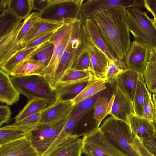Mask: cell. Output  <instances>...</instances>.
Returning <instances> with one entry per match:
<instances>
[{
  "instance_id": "6da1fadb",
  "label": "cell",
  "mask_w": 156,
  "mask_h": 156,
  "mask_svg": "<svg viewBox=\"0 0 156 156\" xmlns=\"http://www.w3.org/2000/svg\"><path fill=\"white\" fill-rule=\"evenodd\" d=\"M92 18L112 56L123 59L131 45L126 9L118 6L97 11Z\"/></svg>"
},
{
  "instance_id": "7a4b0ae2",
  "label": "cell",
  "mask_w": 156,
  "mask_h": 156,
  "mask_svg": "<svg viewBox=\"0 0 156 156\" xmlns=\"http://www.w3.org/2000/svg\"><path fill=\"white\" fill-rule=\"evenodd\" d=\"M83 20L80 16L73 23L70 39L55 72L51 86L55 89L77 56L87 46L88 41L83 29Z\"/></svg>"
},
{
  "instance_id": "3957f363",
  "label": "cell",
  "mask_w": 156,
  "mask_h": 156,
  "mask_svg": "<svg viewBox=\"0 0 156 156\" xmlns=\"http://www.w3.org/2000/svg\"><path fill=\"white\" fill-rule=\"evenodd\" d=\"M100 129L117 149L128 156H140L132 146L135 136L128 123L111 116L104 120Z\"/></svg>"
},
{
  "instance_id": "277c9868",
  "label": "cell",
  "mask_w": 156,
  "mask_h": 156,
  "mask_svg": "<svg viewBox=\"0 0 156 156\" xmlns=\"http://www.w3.org/2000/svg\"><path fill=\"white\" fill-rule=\"evenodd\" d=\"M126 11L129 27L134 41L151 51L156 49V28L152 19L138 7L128 8Z\"/></svg>"
},
{
  "instance_id": "5b68a950",
  "label": "cell",
  "mask_w": 156,
  "mask_h": 156,
  "mask_svg": "<svg viewBox=\"0 0 156 156\" xmlns=\"http://www.w3.org/2000/svg\"><path fill=\"white\" fill-rule=\"evenodd\" d=\"M10 77L14 85L20 94L29 100L41 99L49 105L54 103L57 100L55 89L52 87L43 76H11Z\"/></svg>"
},
{
  "instance_id": "8992f818",
  "label": "cell",
  "mask_w": 156,
  "mask_h": 156,
  "mask_svg": "<svg viewBox=\"0 0 156 156\" xmlns=\"http://www.w3.org/2000/svg\"><path fill=\"white\" fill-rule=\"evenodd\" d=\"M68 118L52 123H39L30 132L27 137L40 156H47L56 147Z\"/></svg>"
},
{
  "instance_id": "52a82bcc",
  "label": "cell",
  "mask_w": 156,
  "mask_h": 156,
  "mask_svg": "<svg viewBox=\"0 0 156 156\" xmlns=\"http://www.w3.org/2000/svg\"><path fill=\"white\" fill-rule=\"evenodd\" d=\"M84 0H50L47 7L38 13L41 19L55 22H72L80 14Z\"/></svg>"
},
{
  "instance_id": "ba28073f",
  "label": "cell",
  "mask_w": 156,
  "mask_h": 156,
  "mask_svg": "<svg viewBox=\"0 0 156 156\" xmlns=\"http://www.w3.org/2000/svg\"><path fill=\"white\" fill-rule=\"evenodd\" d=\"M82 139L81 154L89 156H128L110 143L100 127L85 134Z\"/></svg>"
},
{
  "instance_id": "9c48e42d",
  "label": "cell",
  "mask_w": 156,
  "mask_h": 156,
  "mask_svg": "<svg viewBox=\"0 0 156 156\" xmlns=\"http://www.w3.org/2000/svg\"><path fill=\"white\" fill-rule=\"evenodd\" d=\"M73 21L64 24L49 40V41L54 44V48L52 58L46 68L44 76L51 86L55 72L70 39Z\"/></svg>"
},
{
  "instance_id": "30bf717a",
  "label": "cell",
  "mask_w": 156,
  "mask_h": 156,
  "mask_svg": "<svg viewBox=\"0 0 156 156\" xmlns=\"http://www.w3.org/2000/svg\"><path fill=\"white\" fill-rule=\"evenodd\" d=\"M38 13H31L28 17L23 20L12 32L0 39V62L20 43L31 26L38 18Z\"/></svg>"
},
{
  "instance_id": "8fae6325",
  "label": "cell",
  "mask_w": 156,
  "mask_h": 156,
  "mask_svg": "<svg viewBox=\"0 0 156 156\" xmlns=\"http://www.w3.org/2000/svg\"><path fill=\"white\" fill-rule=\"evenodd\" d=\"M120 6L125 9L131 7H144V0H88L82 5L80 14L84 20L92 18L97 11Z\"/></svg>"
},
{
  "instance_id": "7c38bea8",
  "label": "cell",
  "mask_w": 156,
  "mask_h": 156,
  "mask_svg": "<svg viewBox=\"0 0 156 156\" xmlns=\"http://www.w3.org/2000/svg\"><path fill=\"white\" fill-rule=\"evenodd\" d=\"M66 23L64 22H55L38 18L31 26L20 43L9 52L4 58L6 61L17 52L25 44L42 34L57 29Z\"/></svg>"
},
{
  "instance_id": "4fadbf2b",
  "label": "cell",
  "mask_w": 156,
  "mask_h": 156,
  "mask_svg": "<svg viewBox=\"0 0 156 156\" xmlns=\"http://www.w3.org/2000/svg\"><path fill=\"white\" fill-rule=\"evenodd\" d=\"M150 51L148 47L134 40L123 59L127 69L143 73L148 62Z\"/></svg>"
},
{
  "instance_id": "5bb4252c",
  "label": "cell",
  "mask_w": 156,
  "mask_h": 156,
  "mask_svg": "<svg viewBox=\"0 0 156 156\" xmlns=\"http://www.w3.org/2000/svg\"><path fill=\"white\" fill-rule=\"evenodd\" d=\"M74 106L73 100L61 101L57 99L54 103L42 110L39 123H52L64 119L68 117Z\"/></svg>"
},
{
  "instance_id": "9a60e30c",
  "label": "cell",
  "mask_w": 156,
  "mask_h": 156,
  "mask_svg": "<svg viewBox=\"0 0 156 156\" xmlns=\"http://www.w3.org/2000/svg\"><path fill=\"white\" fill-rule=\"evenodd\" d=\"M109 115L128 123L129 117L134 115L133 105L131 101L116 87Z\"/></svg>"
},
{
  "instance_id": "2e32d148",
  "label": "cell",
  "mask_w": 156,
  "mask_h": 156,
  "mask_svg": "<svg viewBox=\"0 0 156 156\" xmlns=\"http://www.w3.org/2000/svg\"><path fill=\"white\" fill-rule=\"evenodd\" d=\"M95 78L94 76L77 81L59 83L55 89L57 99L61 101L73 100Z\"/></svg>"
},
{
  "instance_id": "e0dca14e",
  "label": "cell",
  "mask_w": 156,
  "mask_h": 156,
  "mask_svg": "<svg viewBox=\"0 0 156 156\" xmlns=\"http://www.w3.org/2000/svg\"><path fill=\"white\" fill-rule=\"evenodd\" d=\"M39 123L34 124L18 123L5 125L0 128V145L27 137Z\"/></svg>"
},
{
  "instance_id": "ac0fdd59",
  "label": "cell",
  "mask_w": 156,
  "mask_h": 156,
  "mask_svg": "<svg viewBox=\"0 0 156 156\" xmlns=\"http://www.w3.org/2000/svg\"><path fill=\"white\" fill-rule=\"evenodd\" d=\"M0 156H40L27 137L0 145Z\"/></svg>"
},
{
  "instance_id": "d6986e66",
  "label": "cell",
  "mask_w": 156,
  "mask_h": 156,
  "mask_svg": "<svg viewBox=\"0 0 156 156\" xmlns=\"http://www.w3.org/2000/svg\"><path fill=\"white\" fill-rule=\"evenodd\" d=\"M87 47L93 75L98 79L104 80L109 64V59L103 52L88 41Z\"/></svg>"
},
{
  "instance_id": "ffe728a7",
  "label": "cell",
  "mask_w": 156,
  "mask_h": 156,
  "mask_svg": "<svg viewBox=\"0 0 156 156\" xmlns=\"http://www.w3.org/2000/svg\"><path fill=\"white\" fill-rule=\"evenodd\" d=\"M140 73L132 69H126L117 76V86L133 104Z\"/></svg>"
},
{
  "instance_id": "44dd1931",
  "label": "cell",
  "mask_w": 156,
  "mask_h": 156,
  "mask_svg": "<svg viewBox=\"0 0 156 156\" xmlns=\"http://www.w3.org/2000/svg\"><path fill=\"white\" fill-rule=\"evenodd\" d=\"M83 29L88 42L103 52L110 62L115 58L109 51L92 18L83 20Z\"/></svg>"
},
{
  "instance_id": "7402d4cb",
  "label": "cell",
  "mask_w": 156,
  "mask_h": 156,
  "mask_svg": "<svg viewBox=\"0 0 156 156\" xmlns=\"http://www.w3.org/2000/svg\"><path fill=\"white\" fill-rule=\"evenodd\" d=\"M20 93L12 83L10 75L0 70V101L12 105L19 100Z\"/></svg>"
},
{
  "instance_id": "603a6c76",
  "label": "cell",
  "mask_w": 156,
  "mask_h": 156,
  "mask_svg": "<svg viewBox=\"0 0 156 156\" xmlns=\"http://www.w3.org/2000/svg\"><path fill=\"white\" fill-rule=\"evenodd\" d=\"M128 123L132 133L139 139L155 137V130L151 122L147 119L133 115L129 117Z\"/></svg>"
},
{
  "instance_id": "cb8c5ba5",
  "label": "cell",
  "mask_w": 156,
  "mask_h": 156,
  "mask_svg": "<svg viewBox=\"0 0 156 156\" xmlns=\"http://www.w3.org/2000/svg\"><path fill=\"white\" fill-rule=\"evenodd\" d=\"M46 68L43 63L29 57L18 64L10 75L15 76L34 75L44 76Z\"/></svg>"
},
{
  "instance_id": "d4e9b609",
  "label": "cell",
  "mask_w": 156,
  "mask_h": 156,
  "mask_svg": "<svg viewBox=\"0 0 156 156\" xmlns=\"http://www.w3.org/2000/svg\"><path fill=\"white\" fill-rule=\"evenodd\" d=\"M82 145V139L69 138L60 144L46 156H80Z\"/></svg>"
},
{
  "instance_id": "484cf974",
  "label": "cell",
  "mask_w": 156,
  "mask_h": 156,
  "mask_svg": "<svg viewBox=\"0 0 156 156\" xmlns=\"http://www.w3.org/2000/svg\"><path fill=\"white\" fill-rule=\"evenodd\" d=\"M151 98V94L146 87L143 74L140 73L134 95L133 106L135 115L143 117V108L144 103Z\"/></svg>"
},
{
  "instance_id": "4316f807",
  "label": "cell",
  "mask_w": 156,
  "mask_h": 156,
  "mask_svg": "<svg viewBox=\"0 0 156 156\" xmlns=\"http://www.w3.org/2000/svg\"><path fill=\"white\" fill-rule=\"evenodd\" d=\"M49 41L38 46L23 49L19 51L11 56L3 64L0 66L1 69L10 75L18 64L30 56L46 44Z\"/></svg>"
},
{
  "instance_id": "83f0119b",
  "label": "cell",
  "mask_w": 156,
  "mask_h": 156,
  "mask_svg": "<svg viewBox=\"0 0 156 156\" xmlns=\"http://www.w3.org/2000/svg\"><path fill=\"white\" fill-rule=\"evenodd\" d=\"M113 99V95L109 101L106 97L100 96L95 101L93 107L94 129L100 127L102 120L107 115L109 114Z\"/></svg>"
},
{
  "instance_id": "f1b7e54d",
  "label": "cell",
  "mask_w": 156,
  "mask_h": 156,
  "mask_svg": "<svg viewBox=\"0 0 156 156\" xmlns=\"http://www.w3.org/2000/svg\"><path fill=\"white\" fill-rule=\"evenodd\" d=\"M23 20L8 7L0 13V39L12 32Z\"/></svg>"
},
{
  "instance_id": "f546056e",
  "label": "cell",
  "mask_w": 156,
  "mask_h": 156,
  "mask_svg": "<svg viewBox=\"0 0 156 156\" xmlns=\"http://www.w3.org/2000/svg\"><path fill=\"white\" fill-rule=\"evenodd\" d=\"M106 83L104 79L95 78L73 99L74 105L105 90L106 88Z\"/></svg>"
},
{
  "instance_id": "4dcf8cb0",
  "label": "cell",
  "mask_w": 156,
  "mask_h": 156,
  "mask_svg": "<svg viewBox=\"0 0 156 156\" xmlns=\"http://www.w3.org/2000/svg\"><path fill=\"white\" fill-rule=\"evenodd\" d=\"M48 104L38 99L29 100L23 108L14 118L15 123H18L28 116L42 111L47 107Z\"/></svg>"
},
{
  "instance_id": "1f68e13d",
  "label": "cell",
  "mask_w": 156,
  "mask_h": 156,
  "mask_svg": "<svg viewBox=\"0 0 156 156\" xmlns=\"http://www.w3.org/2000/svg\"><path fill=\"white\" fill-rule=\"evenodd\" d=\"M8 8L22 20L28 17L33 9L31 0H9Z\"/></svg>"
},
{
  "instance_id": "d6a6232c",
  "label": "cell",
  "mask_w": 156,
  "mask_h": 156,
  "mask_svg": "<svg viewBox=\"0 0 156 156\" xmlns=\"http://www.w3.org/2000/svg\"><path fill=\"white\" fill-rule=\"evenodd\" d=\"M123 60L115 59L109 62L108 68L104 80L106 83H113L116 81L119 75L126 69Z\"/></svg>"
},
{
  "instance_id": "836d02e7",
  "label": "cell",
  "mask_w": 156,
  "mask_h": 156,
  "mask_svg": "<svg viewBox=\"0 0 156 156\" xmlns=\"http://www.w3.org/2000/svg\"><path fill=\"white\" fill-rule=\"evenodd\" d=\"M54 48V44L49 41L46 44L29 57L43 63L46 67L52 58Z\"/></svg>"
},
{
  "instance_id": "e575fe53",
  "label": "cell",
  "mask_w": 156,
  "mask_h": 156,
  "mask_svg": "<svg viewBox=\"0 0 156 156\" xmlns=\"http://www.w3.org/2000/svg\"><path fill=\"white\" fill-rule=\"evenodd\" d=\"M143 74L148 90L156 93V62H148Z\"/></svg>"
},
{
  "instance_id": "d590c367",
  "label": "cell",
  "mask_w": 156,
  "mask_h": 156,
  "mask_svg": "<svg viewBox=\"0 0 156 156\" xmlns=\"http://www.w3.org/2000/svg\"><path fill=\"white\" fill-rule=\"evenodd\" d=\"M87 46L76 57L71 68L76 70L91 71L90 57Z\"/></svg>"
},
{
  "instance_id": "8d00e7d4",
  "label": "cell",
  "mask_w": 156,
  "mask_h": 156,
  "mask_svg": "<svg viewBox=\"0 0 156 156\" xmlns=\"http://www.w3.org/2000/svg\"><path fill=\"white\" fill-rule=\"evenodd\" d=\"M99 94V93L84 100L75 105L70 115L72 116L84 115L93 107L95 101L100 97Z\"/></svg>"
},
{
  "instance_id": "74e56055",
  "label": "cell",
  "mask_w": 156,
  "mask_h": 156,
  "mask_svg": "<svg viewBox=\"0 0 156 156\" xmlns=\"http://www.w3.org/2000/svg\"><path fill=\"white\" fill-rule=\"evenodd\" d=\"M94 76L91 71H79L71 68L65 74L60 83H66L77 81Z\"/></svg>"
},
{
  "instance_id": "f35d334b",
  "label": "cell",
  "mask_w": 156,
  "mask_h": 156,
  "mask_svg": "<svg viewBox=\"0 0 156 156\" xmlns=\"http://www.w3.org/2000/svg\"><path fill=\"white\" fill-rule=\"evenodd\" d=\"M155 112L151 97L149 101H146L144 104L143 108V117L152 122L154 118Z\"/></svg>"
},
{
  "instance_id": "ab89813d",
  "label": "cell",
  "mask_w": 156,
  "mask_h": 156,
  "mask_svg": "<svg viewBox=\"0 0 156 156\" xmlns=\"http://www.w3.org/2000/svg\"><path fill=\"white\" fill-rule=\"evenodd\" d=\"M132 146L140 156H154L143 146L139 139L135 136L132 142Z\"/></svg>"
},
{
  "instance_id": "60d3db41",
  "label": "cell",
  "mask_w": 156,
  "mask_h": 156,
  "mask_svg": "<svg viewBox=\"0 0 156 156\" xmlns=\"http://www.w3.org/2000/svg\"><path fill=\"white\" fill-rule=\"evenodd\" d=\"M12 112L10 107L6 105L0 106V126L11 121Z\"/></svg>"
},
{
  "instance_id": "b9f144b4",
  "label": "cell",
  "mask_w": 156,
  "mask_h": 156,
  "mask_svg": "<svg viewBox=\"0 0 156 156\" xmlns=\"http://www.w3.org/2000/svg\"><path fill=\"white\" fill-rule=\"evenodd\" d=\"M155 137L153 139H140L144 147L151 153L156 156V130Z\"/></svg>"
},
{
  "instance_id": "7bdbcfd3",
  "label": "cell",
  "mask_w": 156,
  "mask_h": 156,
  "mask_svg": "<svg viewBox=\"0 0 156 156\" xmlns=\"http://www.w3.org/2000/svg\"><path fill=\"white\" fill-rule=\"evenodd\" d=\"M42 111L34 114L26 118L18 123L25 124H34L39 123L40 120Z\"/></svg>"
},
{
  "instance_id": "ee69618b",
  "label": "cell",
  "mask_w": 156,
  "mask_h": 156,
  "mask_svg": "<svg viewBox=\"0 0 156 156\" xmlns=\"http://www.w3.org/2000/svg\"><path fill=\"white\" fill-rule=\"evenodd\" d=\"M50 0H31L33 9L42 11L48 6Z\"/></svg>"
},
{
  "instance_id": "f6af8a7d",
  "label": "cell",
  "mask_w": 156,
  "mask_h": 156,
  "mask_svg": "<svg viewBox=\"0 0 156 156\" xmlns=\"http://www.w3.org/2000/svg\"><path fill=\"white\" fill-rule=\"evenodd\" d=\"M144 6L156 18V0H144Z\"/></svg>"
},
{
  "instance_id": "bcb514c9",
  "label": "cell",
  "mask_w": 156,
  "mask_h": 156,
  "mask_svg": "<svg viewBox=\"0 0 156 156\" xmlns=\"http://www.w3.org/2000/svg\"><path fill=\"white\" fill-rule=\"evenodd\" d=\"M9 0H0V13L8 7Z\"/></svg>"
},
{
  "instance_id": "7dc6e473",
  "label": "cell",
  "mask_w": 156,
  "mask_h": 156,
  "mask_svg": "<svg viewBox=\"0 0 156 156\" xmlns=\"http://www.w3.org/2000/svg\"><path fill=\"white\" fill-rule=\"evenodd\" d=\"M148 62H156V49L150 51Z\"/></svg>"
},
{
  "instance_id": "c3c4849f",
  "label": "cell",
  "mask_w": 156,
  "mask_h": 156,
  "mask_svg": "<svg viewBox=\"0 0 156 156\" xmlns=\"http://www.w3.org/2000/svg\"><path fill=\"white\" fill-rule=\"evenodd\" d=\"M152 100L154 106L155 111V112L156 111V93H154V94H152Z\"/></svg>"
},
{
  "instance_id": "681fc988",
  "label": "cell",
  "mask_w": 156,
  "mask_h": 156,
  "mask_svg": "<svg viewBox=\"0 0 156 156\" xmlns=\"http://www.w3.org/2000/svg\"><path fill=\"white\" fill-rule=\"evenodd\" d=\"M151 123L155 130H156V111L155 112L153 120Z\"/></svg>"
},
{
  "instance_id": "f907efd6",
  "label": "cell",
  "mask_w": 156,
  "mask_h": 156,
  "mask_svg": "<svg viewBox=\"0 0 156 156\" xmlns=\"http://www.w3.org/2000/svg\"><path fill=\"white\" fill-rule=\"evenodd\" d=\"M152 20L156 28V18H154L152 19Z\"/></svg>"
},
{
  "instance_id": "816d5d0a",
  "label": "cell",
  "mask_w": 156,
  "mask_h": 156,
  "mask_svg": "<svg viewBox=\"0 0 156 156\" xmlns=\"http://www.w3.org/2000/svg\"><path fill=\"white\" fill-rule=\"evenodd\" d=\"M85 156H88V155H85Z\"/></svg>"
},
{
  "instance_id": "f5cc1de1",
  "label": "cell",
  "mask_w": 156,
  "mask_h": 156,
  "mask_svg": "<svg viewBox=\"0 0 156 156\" xmlns=\"http://www.w3.org/2000/svg\"><path fill=\"white\" fill-rule=\"evenodd\" d=\"M80 156H82V155H81H81H80Z\"/></svg>"
}]
</instances>
